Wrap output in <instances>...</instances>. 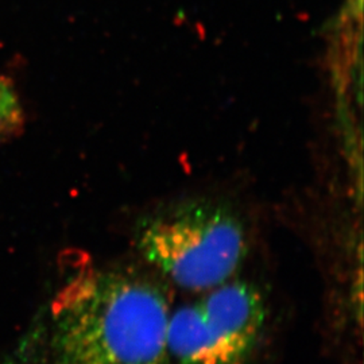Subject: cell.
Masks as SVG:
<instances>
[{"mask_svg":"<svg viewBox=\"0 0 364 364\" xmlns=\"http://www.w3.org/2000/svg\"><path fill=\"white\" fill-rule=\"evenodd\" d=\"M170 312L142 277L97 272L69 284L54 305L55 364H165Z\"/></svg>","mask_w":364,"mask_h":364,"instance_id":"cell-1","label":"cell"},{"mask_svg":"<svg viewBox=\"0 0 364 364\" xmlns=\"http://www.w3.org/2000/svg\"><path fill=\"white\" fill-rule=\"evenodd\" d=\"M135 242L150 264L193 291L231 279L248 252L247 232L237 213L205 198L151 213L139 223Z\"/></svg>","mask_w":364,"mask_h":364,"instance_id":"cell-2","label":"cell"},{"mask_svg":"<svg viewBox=\"0 0 364 364\" xmlns=\"http://www.w3.org/2000/svg\"><path fill=\"white\" fill-rule=\"evenodd\" d=\"M264 318L258 289L228 279L170 314L168 356L176 364H250Z\"/></svg>","mask_w":364,"mask_h":364,"instance_id":"cell-3","label":"cell"}]
</instances>
